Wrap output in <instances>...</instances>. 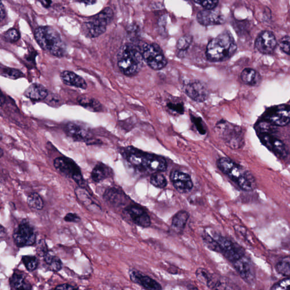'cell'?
Returning <instances> with one entry per match:
<instances>
[{"mask_svg":"<svg viewBox=\"0 0 290 290\" xmlns=\"http://www.w3.org/2000/svg\"><path fill=\"white\" fill-rule=\"evenodd\" d=\"M4 156V151L2 148H0V158L3 157Z\"/></svg>","mask_w":290,"mask_h":290,"instance_id":"cell-54","label":"cell"},{"mask_svg":"<svg viewBox=\"0 0 290 290\" xmlns=\"http://www.w3.org/2000/svg\"><path fill=\"white\" fill-rule=\"evenodd\" d=\"M56 289H62V290H65V289H77L78 288L72 286L71 284H60L57 287H55Z\"/></svg>","mask_w":290,"mask_h":290,"instance_id":"cell-48","label":"cell"},{"mask_svg":"<svg viewBox=\"0 0 290 290\" xmlns=\"http://www.w3.org/2000/svg\"><path fill=\"white\" fill-rule=\"evenodd\" d=\"M212 237L217 243L218 252L222 254L231 263L245 256L244 250L227 238L216 233H214Z\"/></svg>","mask_w":290,"mask_h":290,"instance_id":"cell-8","label":"cell"},{"mask_svg":"<svg viewBox=\"0 0 290 290\" xmlns=\"http://www.w3.org/2000/svg\"><path fill=\"white\" fill-rule=\"evenodd\" d=\"M6 233V230L5 228L0 224V238L3 237Z\"/></svg>","mask_w":290,"mask_h":290,"instance_id":"cell-52","label":"cell"},{"mask_svg":"<svg viewBox=\"0 0 290 290\" xmlns=\"http://www.w3.org/2000/svg\"><path fill=\"white\" fill-rule=\"evenodd\" d=\"M132 281L148 289H162L161 285L156 280L144 275L138 271L132 270L129 272Z\"/></svg>","mask_w":290,"mask_h":290,"instance_id":"cell-20","label":"cell"},{"mask_svg":"<svg viewBox=\"0 0 290 290\" xmlns=\"http://www.w3.org/2000/svg\"><path fill=\"white\" fill-rule=\"evenodd\" d=\"M187 96L191 100L197 102H204L208 100L209 90L204 83L194 82L187 84L184 88Z\"/></svg>","mask_w":290,"mask_h":290,"instance_id":"cell-18","label":"cell"},{"mask_svg":"<svg viewBox=\"0 0 290 290\" xmlns=\"http://www.w3.org/2000/svg\"><path fill=\"white\" fill-rule=\"evenodd\" d=\"M167 108L173 112L177 114L182 115L184 114V106L180 103L170 102L167 105Z\"/></svg>","mask_w":290,"mask_h":290,"instance_id":"cell-42","label":"cell"},{"mask_svg":"<svg viewBox=\"0 0 290 290\" xmlns=\"http://www.w3.org/2000/svg\"><path fill=\"white\" fill-rule=\"evenodd\" d=\"M265 121L270 124L284 127L289 123V107L281 105L272 107L266 112L264 116Z\"/></svg>","mask_w":290,"mask_h":290,"instance_id":"cell-10","label":"cell"},{"mask_svg":"<svg viewBox=\"0 0 290 290\" xmlns=\"http://www.w3.org/2000/svg\"><path fill=\"white\" fill-rule=\"evenodd\" d=\"M60 78L65 85L85 90L87 87L86 81L78 74L71 71H65L60 74Z\"/></svg>","mask_w":290,"mask_h":290,"instance_id":"cell-22","label":"cell"},{"mask_svg":"<svg viewBox=\"0 0 290 290\" xmlns=\"http://www.w3.org/2000/svg\"><path fill=\"white\" fill-rule=\"evenodd\" d=\"M170 178L175 189L180 194L189 192L194 187V183L190 176L179 170L171 172Z\"/></svg>","mask_w":290,"mask_h":290,"instance_id":"cell-14","label":"cell"},{"mask_svg":"<svg viewBox=\"0 0 290 290\" xmlns=\"http://www.w3.org/2000/svg\"><path fill=\"white\" fill-rule=\"evenodd\" d=\"M125 212L136 225L148 228L151 225V219L145 210L137 205H130L125 208Z\"/></svg>","mask_w":290,"mask_h":290,"instance_id":"cell-17","label":"cell"},{"mask_svg":"<svg viewBox=\"0 0 290 290\" xmlns=\"http://www.w3.org/2000/svg\"><path fill=\"white\" fill-rule=\"evenodd\" d=\"M185 1H188V0H185Z\"/></svg>","mask_w":290,"mask_h":290,"instance_id":"cell-56","label":"cell"},{"mask_svg":"<svg viewBox=\"0 0 290 290\" xmlns=\"http://www.w3.org/2000/svg\"><path fill=\"white\" fill-rule=\"evenodd\" d=\"M189 218V214L184 210L177 213L172 220L171 227L173 230L176 233L183 231Z\"/></svg>","mask_w":290,"mask_h":290,"instance_id":"cell-27","label":"cell"},{"mask_svg":"<svg viewBox=\"0 0 290 290\" xmlns=\"http://www.w3.org/2000/svg\"><path fill=\"white\" fill-rule=\"evenodd\" d=\"M65 132L70 137L77 141L87 142L93 137L91 130L78 121L68 123L65 127Z\"/></svg>","mask_w":290,"mask_h":290,"instance_id":"cell-11","label":"cell"},{"mask_svg":"<svg viewBox=\"0 0 290 290\" xmlns=\"http://www.w3.org/2000/svg\"><path fill=\"white\" fill-rule=\"evenodd\" d=\"M216 130L227 146L233 149H240L245 144L244 133L238 126L226 121H221L216 125Z\"/></svg>","mask_w":290,"mask_h":290,"instance_id":"cell-5","label":"cell"},{"mask_svg":"<svg viewBox=\"0 0 290 290\" xmlns=\"http://www.w3.org/2000/svg\"><path fill=\"white\" fill-rule=\"evenodd\" d=\"M143 62L154 71L165 68L167 60L160 46L156 43H144L141 46Z\"/></svg>","mask_w":290,"mask_h":290,"instance_id":"cell-7","label":"cell"},{"mask_svg":"<svg viewBox=\"0 0 290 290\" xmlns=\"http://www.w3.org/2000/svg\"><path fill=\"white\" fill-rule=\"evenodd\" d=\"M5 102H6V97H5L3 92L0 89V107L4 105Z\"/></svg>","mask_w":290,"mask_h":290,"instance_id":"cell-50","label":"cell"},{"mask_svg":"<svg viewBox=\"0 0 290 290\" xmlns=\"http://www.w3.org/2000/svg\"><path fill=\"white\" fill-rule=\"evenodd\" d=\"M240 78L246 85L256 86L260 85L261 81L260 74L256 70L246 68L241 73Z\"/></svg>","mask_w":290,"mask_h":290,"instance_id":"cell-26","label":"cell"},{"mask_svg":"<svg viewBox=\"0 0 290 290\" xmlns=\"http://www.w3.org/2000/svg\"><path fill=\"white\" fill-rule=\"evenodd\" d=\"M143 59L141 47L134 44H127L120 49L118 55V66L121 73L133 77L142 68Z\"/></svg>","mask_w":290,"mask_h":290,"instance_id":"cell-3","label":"cell"},{"mask_svg":"<svg viewBox=\"0 0 290 290\" xmlns=\"http://www.w3.org/2000/svg\"><path fill=\"white\" fill-rule=\"evenodd\" d=\"M191 120L198 132L201 134H205L206 133V129L204 127L202 119L199 118V117L191 115Z\"/></svg>","mask_w":290,"mask_h":290,"instance_id":"cell-43","label":"cell"},{"mask_svg":"<svg viewBox=\"0 0 290 290\" xmlns=\"http://www.w3.org/2000/svg\"><path fill=\"white\" fill-rule=\"evenodd\" d=\"M3 139V135L1 132H0V141Z\"/></svg>","mask_w":290,"mask_h":290,"instance_id":"cell-55","label":"cell"},{"mask_svg":"<svg viewBox=\"0 0 290 290\" xmlns=\"http://www.w3.org/2000/svg\"><path fill=\"white\" fill-rule=\"evenodd\" d=\"M64 219L67 222L78 223L81 221V218L77 214L72 213H68Z\"/></svg>","mask_w":290,"mask_h":290,"instance_id":"cell-46","label":"cell"},{"mask_svg":"<svg viewBox=\"0 0 290 290\" xmlns=\"http://www.w3.org/2000/svg\"><path fill=\"white\" fill-rule=\"evenodd\" d=\"M290 280L289 277L284 278L280 280L279 282L276 283L271 287V289H287L289 288Z\"/></svg>","mask_w":290,"mask_h":290,"instance_id":"cell-45","label":"cell"},{"mask_svg":"<svg viewBox=\"0 0 290 290\" xmlns=\"http://www.w3.org/2000/svg\"><path fill=\"white\" fill-rule=\"evenodd\" d=\"M289 43L290 39L288 35L284 36L280 41V49L283 52L287 55H289Z\"/></svg>","mask_w":290,"mask_h":290,"instance_id":"cell-44","label":"cell"},{"mask_svg":"<svg viewBox=\"0 0 290 290\" xmlns=\"http://www.w3.org/2000/svg\"><path fill=\"white\" fill-rule=\"evenodd\" d=\"M277 46V41L273 32L269 31L261 32L255 41L257 50L264 55L272 54Z\"/></svg>","mask_w":290,"mask_h":290,"instance_id":"cell-13","label":"cell"},{"mask_svg":"<svg viewBox=\"0 0 290 290\" xmlns=\"http://www.w3.org/2000/svg\"><path fill=\"white\" fill-rule=\"evenodd\" d=\"M9 283L12 289H30L31 285L21 273L15 272L9 279Z\"/></svg>","mask_w":290,"mask_h":290,"instance_id":"cell-29","label":"cell"},{"mask_svg":"<svg viewBox=\"0 0 290 290\" xmlns=\"http://www.w3.org/2000/svg\"><path fill=\"white\" fill-rule=\"evenodd\" d=\"M151 183L158 188L163 189L167 185V181L165 176L160 172H155L151 177Z\"/></svg>","mask_w":290,"mask_h":290,"instance_id":"cell-35","label":"cell"},{"mask_svg":"<svg viewBox=\"0 0 290 290\" xmlns=\"http://www.w3.org/2000/svg\"><path fill=\"white\" fill-rule=\"evenodd\" d=\"M197 20L201 25L205 26L219 25L225 22V18L218 11L204 9L198 13Z\"/></svg>","mask_w":290,"mask_h":290,"instance_id":"cell-19","label":"cell"},{"mask_svg":"<svg viewBox=\"0 0 290 290\" xmlns=\"http://www.w3.org/2000/svg\"><path fill=\"white\" fill-rule=\"evenodd\" d=\"M34 36L37 44L46 52L58 58H62L66 55V45L53 27L48 26L37 27Z\"/></svg>","mask_w":290,"mask_h":290,"instance_id":"cell-4","label":"cell"},{"mask_svg":"<svg viewBox=\"0 0 290 290\" xmlns=\"http://www.w3.org/2000/svg\"><path fill=\"white\" fill-rule=\"evenodd\" d=\"M114 175V171L109 166L103 163H98L93 168L91 177L93 181L100 182Z\"/></svg>","mask_w":290,"mask_h":290,"instance_id":"cell-23","label":"cell"},{"mask_svg":"<svg viewBox=\"0 0 290 290\" xmlns=\"http://www.w3.org/2000/svg\"><path fill=\"white\" fill-rule=\"evenodd\" d=\"M36 54V51H31L27 56L26 60L30 62H35Z\"/></svg>","mask_w":290,"mask_h":290,"instance_id":"cell-49","label":"cell"},{"mask_svg":"<svg viewBox=\"0 0 290 290\" xmlns=\"http://www.w3.org/2000/svg\"><path fill=\"white\" fill-rule=\"evenodd\" d=\"M7 16L6 8L4 6L3 3L0 0V22H2Z\"/></svg>","mask_w":290,"mask_h":290,"instance_id":"cell-47","label":"cell"},{"mask_svg":"<svg viewBox=\"0 0 290 290\" xmlns=\"http://www.w3.org/2000/svg\"><path fill=\"white\" fill-rule=\"evenodd\" d=\"M107 26L102 24L101 22L92 18L88 22H84L82 26V32L84 35L88 38H95L104 34L106 31Z\"/></svg>","mask_w":290,"mask_h":290,"instance_id":"cell-21","label":"cell"},{"mask_svg":"<svg viewBox=\"0 0 290 290\" xmlns=\"http://www.w3.org/2000/svg\"><path fill=\"white\" fill-rule=\"evenodd\" d=\"M194 1L205 9L209 10L216 8L219 3V0H194Z\"/></svg>","mask_w":290,"mask_h":290,"instance_id":"cell-41","label":"cell"},{"mask_svg":"<svg viewBox=\"0 0 290 290\" xmlns=\"http://www.w3.org/2000/svg\"><path fill=\"white\" fill-rule=\"evenodd\" d=\"M43 256L45 263L49 265L51 270L58 272L62 269L63 264L62 261L60 260L59 257L51 253V252L49 250L45 251L43 253Z\"/></svg>","mask_w":290,"mask_h":290,"instance_id":"cell-30","label":"cell"},{"mask_svg":"<svg viewBox=\"0 0 290 290\" xmlns=\"http://www.w3.org/2000/svg\"><path fill=\"white\" fill-rule=\"evenodd\" d=\"M2 74L5 77L11 79H17L24 77V74L20 70L13 68L4 69Z\"/></svg>","mask_w":290,"mask_h":290,"instance_id":"cell-39","label":"cell"},{"mask_svg":"<svg viewBox=\"0 0 290 290\" xmlns=\"http://www.w3.org/2000/svg\"><path fill=\"white\" fill-rule=\"evenodd\" d=\"M22 261L26 269L29 271H34L38 266V260L34 256H24L22 257Z\"/></svg>","mask_w":290,"mask_h":290,"instance_id":"cell-36","label":"cell"},{"mask_svg":"<svg viewBox=\"0 0 290 290\" xmlns=\"http://www.w3.org/2000/svg\"><path fill=\"white\" fill-rule=\"evenodd\" d=\"M13 238L18 247L31 246L36 242V232L29 222H22L14 231Z\"/></svg>","mask_w":290,"mask_h":290,"instance_id":"cell-9","label":"cell"},{"mask_svg":"<svg viewBox=\"0 0 290 290\" xmlns=\"http://www.w3.org/2000/svg\"><path fill=\"white\" fill-rule=\"evenodd\" d=\"M233 267L241 278L249 284H253L255 280V273L253 265L245 256L232 263Z\"/></svg>","mask_w":290,"mask_h":290,"instance_id":"cell-16","label":"cell"},{"mask_svg":"<svg viewBox=\"0 0 290 290\" xmlns=\"http://www.w3.org/2000/svg\"><path fill=\"white\" fill-rule=\"evenodd\" d=\"M260 141L270 151L280 158L284 159L288 156L286 145L279 139L275 137L268 132H259Z\"/></svg>","mask_w":290,"mask_h":290,"instance_id":"cell-12","label":"cell"},{"mask_svg":"<svg viewBox=\"0 0 290 290\" xmlns=\"http://www.w3.org/2000/svg\"><path fill=\"white\" fill-rule=\"evenodd\" d=\"M24 95L33 101H41L46 99L49 95L48 90L38 83L32 84L25 90Z\"/></svg>","mask_w":290,"mask_h":290,"instance_id":"cell-24","label":"cell"},{"mask_svg":"<svg viewBox=\"0 0 290 290\" xmlns=\"http://www.w3.org/2000/svg\"><path fill=\"white\" fill-rule=\"evenodd\" d=\"M44 2L45 3V7H49L51 5V2H52V1H51V0H44Z\"/></svg>","mask_w":290,"mask_h":290,"instance_id":"cell-53","label":"cell"},{"mask_svg":"<svg viewBox=\"0 0 290 290\" xmlns=\"http://www.w3.org/2000/svg\"><path fill=\"white\" fill-rule=\"evenodd\" d=\"M193 37L191 35H187L181 37L177 41L176 48L180 52H183L188 49L192 42Z\"/></svg>","mask_w":290,"mask_h":290,"instance_id":"cell-37","label":"cell"},{"mask_svg":"<svg viewBox=\"0 0 290 290\" xmlns=\"http://www.w3.org/2000/svg\"><path fill=\"white\" fill-rule=\"evenodd\" d=\"M82 1L86 5H93L96 3V0H82Z\"/></svg>","mask_w":290,"mask_h":290,"instance_id":"cell-51","label":"cell"},{"mask_svg":"<svg viewBox=\"0 0 290 290\" xmlns=\"http://www.w3.org/2000/svg\"><path fill=\"white\" fill-rule=\"evenodd\" d=\"M217 166L224 174L242 190L249 191L256 188L254 176L230 159L226 157L219 158L217 162Z\"/></svg>","mask_w":290,"mask_h":290,"instance_id":"cell-1","label":"cell"},{"mask_svg":"<svg viewBox=\"0 0 290 290\" xmlns=\"http://www.w3.org/2000/svg\"><path fill=\"white\" fill-rule=\"evenodd\" d=\"M126 195L120 190L115 188H111L106 190L104 198L106 202L115 207H121L125 205L127 198Z\"/></svg>","mask_w":290,"mask_h":290,"instance_id":"cell-25","label":"cell"},{"mask_svg":"<svg viewBox=\"0 0 290 290\" xmlns=\"http://www.w3.org/2000/svg\"><path fill=\"white\" fill-rule=\"evenodd\" d=\"M56 169L73 179L79 187L86 188L87 183L83 178L80 168L72 159L65 157L56 158L54 162Z\"/></svg>","mask_w":290,"mask_h":290,"instance_id":"cell-6","label":"cell"},{"mask_svg":"<svg viewBox=\"0 0 290 290\" xmlns=\"http://www.w3.org/2000/svg\"><path fill=\"white\" fill-rule=\"evenodd\" d=\"M79 105L84 108L92 112H101L102 110V105L95 98L86 95H81L77 98Z\"/></svg>","mask_w":290,"mask_h":290,"instance_id":"cell-28","label":"cell"},{"mask_svg":"<svg viewBox=\"0 0 290 290\" xmlns=\"http://www.w3.org/2000/svg\"><path fill=\"white\" fill-rule=\"evenodd\" d=\"M5 40L9 43H14L17 42L21 38V34L15 28L9 29L4 34Z\"/></svg>","mask_w":290,"mask_h":290,"instance_id":"cell-38","label":"cell"},{"mask_svg":"<svg viewBox=\"0 0 290 290\" xmlns=\"http://www.w3.org/2000/svg\"><path fill=\"white\" fill-rule=\"evenodd\" d=\"M196 275L200 282L207 285L212 274H210L208 270L204 268H199L196 271Z\"/></svg>","mask_w":290,"mask_h":290,"instance_id":"cell-40","label":"cell"},{"mask_svg":"<svg viewBox=\"0 0 290 290\" xmlns=\"http://www.w3.org/2000/svg\"><path fill=\"white\" fill-rule=\"evenodd\" d=\"M114 16V13L112 9L109 7H107L93 17L102 23L103 25L107 26L110 24L112 20H113Z\"/></svg>","mask_w":290,"mask_h":290,"instance_id":"cell-32","label":"cell"},{"mask_svg":"<svg viewBox=\"0 0 290 290\" xmlns=\"http://www.w3.org/2000/svg\"><path fill=\"white\" fill-rule=\"evenodd\" d=\"M276 270L284 277H289L290 275V261L289 257H285L278 262L275 266Z\"/></svg>","mask_w":290,"mask_h":290,"instance_id":"cell-34","label":"cell"},{"mask_svg":"<svg viewBox=\"0 0 290 290\" xmlns=\"http://www.w3.org/2000/svg\"><path fill=\"white\" fill-rule=\"evenodd\" d=\"M75 193H76L79 200L87 208H93L95 207L98 209H101L99 206L94 203L90 195L84 188L79 187V188H77L75 190Z\"/></svg>","mask_w":290,"mask_h":290,"instance_id":"cell-31","label":"cell"},{"mask_svg":"<svg viewBox=\"0 0 290 290\" xmlns=\"http://www.w3.org/2000/svg\"><path fill=\"white\" fill-rule=\"evenodd\" d=\"M236 50L237 45L232 35L224 32L209 41L206 55L210 62H222L230 59Z\"/></svg>","mask_w":290,"mask_h":290,"instance_id":"cell-2","label":"cell"},{"mask_svg":"<svg viewBox=\"0 0 290 290\" xmlns=\"http://www.w3.org/2000/svg\"><path fill=\"white\" fill-rule=\"evenodd\" d=\"M27 203L32 209L41 210L44 207V202L39 194L32 193L28 196Z\"/></svg>","mask_w":290,"mask_h":290,"instance_id":"cell-33","label":"cell"},{"mask_svg":"<svg viewBox=\"0 0 290 290\" xmlns=\"http://www.w3.org/2000/svg\"><path fill=\"white\" fill-rule=\"evenodd\" d=\"M167 168V162L165 158L156 154L144 153L143 163V171L161 172Z\"/></svg>","mask_w":290,"mask_h":290,"instance_id":"cell-15","label":"cell"}]
</instances>
